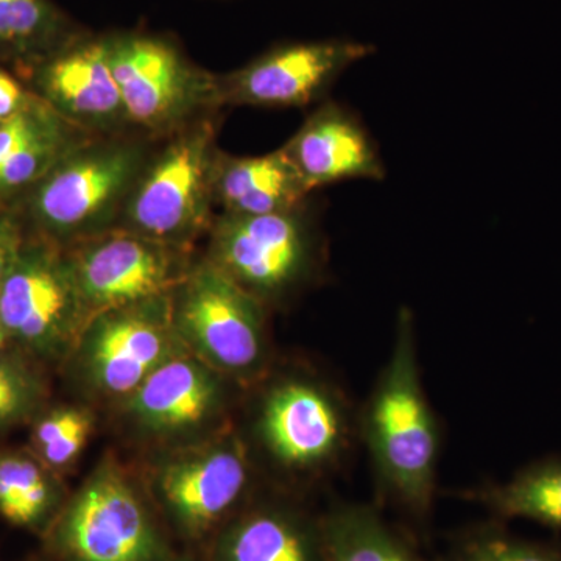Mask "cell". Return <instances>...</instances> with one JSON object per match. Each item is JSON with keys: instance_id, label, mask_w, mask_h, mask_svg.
Returning <instances> with one entry per match:
<instances>
[{"instance_id": "ac0fdd59", "label": "cell", "mask_w": 561, "mask_h": 561, "mask_svg": "<svg viewBox=\"0 0 561 561\" xmlns=\"http://www.w3.org/2000/svg\"><path fill=\"white\" fill-rule=\"evenodd\" d=\"M219 561H327L323 518L280 505L250 508L221 537Z\"/></svg>"}, {"instance_id": "3957f363", "label": "cell", "mask_w": 561, "mask_h": 561, "mask_svg": "<svg viewBox=\"0 0 561 561\" xmlns=\"http://www.w3.org/2000/svg\"><path fill=\"white\" fill-rule=\"evenodd\" d=\"M221 122L224 111L158 140L116 228L183 249L208 236Z\"/></svg>"}, {"instance_id": "ffe728a7", "label": "cell", "mask_w": 561, "mask_h": 561, "mask_svg": "<svg viewBox=\"0 0 561 561\" xmlns=\"http://www.w3.org/2000/svg\"><path fill=\"white\" fill-rule=\"evenodd\" d=\"M321 518L327 561H442L423 553L376 505L339 502Z\"/></svg>"}, {"instance_id": "2e32d148", "label": "cell", "mask_w": 561, "mask_h": 561, "mask_svg": "<svg viewBox=\"0 0 561 561\" xmlns=\"http://www.w3.org/2000/svg\"><path fill=\"white\" fill-rule=\"evenodd\" d=\"M128 400L130 412L147 430L181 432L219 411L224 390L206 365L183 354L151 373Z\"/></svg>"}, {"instance_id": "4fadbf2b", "label": "cell", "mask_w": 561, "mask_h": 561, "mask_svg": "<svg viewBox=\"0 0 561 561\" xmlns=\"http://www.w3.org/2000/svg\"><path fill=\"white\" fill-rule=\"evenodd\" d=\"M28 79L33 94L80 130L94 136L135 131L111 70L106 32H88Z\"/></svg>"}, {"instance_id": "7c38bea8", "label": "cell", "mask_w": 561, "mask_h": 561, "mask_svg": "<svg viewBox=\"0 0 561 561\" xmlns=\"http://www.w3.org/2000/svg\"><path fill=\"white\" fill-rule=\"evenodd\" d=\"M72 561H158L161 542L136 491L105 465L72 501L61 524Z\"/></svg>"}, {"instance_id": "44dd1931", "label": "cell", "mask_w": 561, "mask_h": 561, "mask_svg": "<svg viewBox=\"0 0 561 561\" xmlns=\"http://www.w3.org/2000/svg\"><path fill=\"white\" fill-rule=\"evenodd\" d=\"M460 497L482 505L500 522L527 519L561 534V454L540 457L508 481L482 483Z\"/></svg>"}, {"instance_id": "4316f807", "label": "cell", "mask_w": 561, "mask_h": 561, "mask_svg": "<svg viewBox=\"0 0 561 561\" xmlns=\"http://www.w3.org/2000/svg\"><path fill=\"white\" fill-rule=\"evenodd\" d=\"M24 220L13 205L0 203V283L24 250Z\"/></svg>"}, {"instance_id": "52a82bcc", "label": "cell", "mask_w": 561, "mask_h": 561, "mask_svg": "<svg viewBox=\"0 0 561 561\" xmlns=\"http://www.w3.org/2000/svg\"><path fill=\"white\" fill-rule=\"evenodd\" d=\"M187 348L220 370L253 379L267 367V308L203 257L171 295Z\"/></svg>"}, {"instance_id": "9c48e42d", "label": "cell", "mask_w": 561, "mask_h": 561, "mask_svg": "<svg viewBox=\"0 0 561 561\" xmlns=\"http://www.w3.org/2000/svg\"><path fill=\"white\" fill-rule=\"evenodd\" d=\"M376 51L375 44L351 38L289 41L253 60L219 73L220 99L228 106L306 108L327 101L332 87L357 62Z\"/></svg>"}, {"instance_id": "7402d4cb", "label": "cell", "mask_w": 561, "mask_h": 561, "mask_svg": "<svg viewBox=\"0 0 561 561\" xmlns=\"http://www.w3.org/2000/svg\"><path fill=\"white\" fill-rule=\"evenodd\" d=\"M442 561H561V538L534 540L513 534L507 523L489 522L453 535Z\"/></svg>"}, {"instance_id": "7a4b0ae2", "label": "cell", "mask_w": 561, "mask_h": 561, "mask_svg": "<svg viewBox=\"0 0 561 561\" xmlns=\"http://www.w3.org/2000/svg\"><path fill=\"white\" fill-rule=\"evenodd\" d=\"M158 140L136 131L91 136L13 206L41 239L61 247L113 230Z\"/></svg>"}, {"instance_id": "8992f818", "label": "cell", "mask_w": 561, "mask_h": 561, "mask_svg": "<svg viewBox=\"0 0 561 561\" xmlns=\"http://www.w3.org/2000/svg\"><path fill=\"white\" fill-rule=\"evenodd\" d=\"M256 435L283 470L321 476L350 459L359 437V415L332 383L289 376L271 383L262 394Z\"/></svg>"}, {"instance_id": "cb8c5ba5", "label": "cell", "mask_w": 561, "mask_h": 561, "mask_svg": "<svg viewBox=\"0 0 561 561\" xmlns=\"http://www.w3.org/2000/svg\"><path fill=\"white\" fill-rule=\"evenodd\" d=\"M49 502V485L31 460L0 459V513L11 523L28 524L39 518Z\"/></svg>"}, {"instance_id": "30bf717a", "label": "cell", "mask_w": 561, "mask_h": 561, "mask_svg": "<svg viewBox=\"0 0 561 561\" xmlns=\"http://www.w3.org/2000/svg\"><path fill=\"white\" fill-rule=\"evenodd\" d=\"M81 337L91 381L113 397H130L187 348L173 323L171 295L99 313Z\"/></svg>"}, {"instance_id": "9a60e30c", "label": "cell", "mask_w": 561, "mask_h": 561, "mask_svg": "<svg viewBox=\"0 0 561 561\" xmlns=\"http://www.w3.org/2000/svg\"><path fill=\"white\" fill-rule=\"evenodd\" d=\"M250 485L249 453L238 438L172 461L160 481L173 519L192 535L203 534L234 511Z\"/></svg>"}, {"instance_id": "83f0119b", "label": "cell", "mask_w": 561, "mask_h": 561, "mask_svg": "<svg viewBox=\"0 0 561 561\" xmlns=\"http://www.w3.org/2000/svg\"><path fill=\"white\" fill-rule=\"evenodd\" d=\"M27 402V386L16 371L0 360V421L20 413Z\"/></svg>"}, {"instance_id": "f1b7e54d", "label": "cell", "mask_w": 561, "mask_h": 561, "mask_svg": "<svg viewBox=\"0 0 561 561\" xmlns=\"http://www.w3.org/2000/svg\"><path fill=\"white\" fill-rule=\"evenodd\" d=\"M36 95L11 77L9 72L0 69V122L11 119L27 108L35 101Z\"/></svg>"}, {"instance_id": "f546056e", "label": "cell", "mask_w": 561, "mask_h": 561, "mask_svg": "<svg viewBox=\"0 0 561 561\" xmlns=\"http://www.w3.org/2000/svg\"><path fill=\"white\" fill-rule=\"evenodd\" d=\"M7 337H9V334H7L5 328L2 327V321H0V348L5 345Z\"/></svg>"}, {"instance_id": "4dcf8cb0", "label": "cell", "mask_w": 561, "mask_h": 561, "mask_svg": "<svg viewBox=\"0 0 561 561\" xmlns=\"http://www.w3.org/2000/svg\"><path fill=\"white\" fill-rule=\"evenodd\" d=\"M2 124H3V122H0V125H2Z\"/></svg>"}, {"instance_id": "d4e9b609", "label": "cell", "mask_w": 561, "mask_h": 561, "mask_svg": "<svg viewBox=\"0 0 561 561\" xmlns=\"http://www.w3.org/2000/svg\"><path fill=\"white\" fill-rule=\"evenodd\" d=\"M91 427L90 413L79 409H62L41 421L36 440L46 460L62 467L79 456L90 437Z\"/></svg>"}, {"instance_id": "6da1fadb", "label": "cell", "mask_w": 561, "mask_h": 561, "mask_svg": "<svg viewBox=\"0 0 561 561\" xmlns=\"http://www.w3.org/2000/svg\"><path fill=\"white\" fill-rule=\"evenodd\" d=\"M379 494L412 522H430L437 496L442 435L421 381L415 316L398 312L393 346L359 413Z\"/></svg>"}, {"instance_id": "8fae6325", "label": "cell", "mask_w": 561, "mask_h": 561, "mask_svg": "<svg viewBox=\"0 0 561 561\" xmlns=\"http://www.w3.org/2000/svg\"><path fill=\"white\" fill-rule=\"evenodd\" d=\"M0 321L7 334L32 343L66 342L83 334L91 313L65 247L46 239L25 243L0 283Z\"/></svg>"}, {"instance_id": "5bb4252c", "label": "cell", "mask_w": 561, "mask_h": 561, "mask_svg": "<svg viewBox=\"0 0 561 561\" xmlns=\"http://www.w3.org/2000/svg\"><path fill=\"white\" fill-rule=\"evenodd\" d=\"M308 190L348 180L381 181L387 171L371 133L354 111L323 101L283 146Z\"/></svg>"}, {"instance_id": "e0dca14e", "label": "cell", "mask_w": 561, "mask_h": 561, "mask_svg": "<svg viewBox=\"0 0 561 561\" xmlns=\"http://www.w3.org/2000/svg\"><path fill=\"white\" fill-rule=\"evenodd\" d=\"M283 147L261 157H232L220 150L214 172V205L224 214L262 216L283 213L311 201Z\"/></svg>"}, {"instance_id": "5b68a950", "label": "cell", "mask_w": 561, "mask_h": 561, "mask_svg": "<svg viewBox=\"0 0 561 561\" xmlns=\"http://www.w3.org/2000/svg\"><path fill=\"white\" fill-rule=\"evenodd\" d=\"M111 70L133 130L162 139L224 111L219 73L192 60L173 35L106 32Z\"/></svg>"}, {"instance_id": "d6986e66", "label": "cell", "mask_w": 561, "mask_h": 561, "mask_svg": "<svg viewBox=\"0 0 561 561\" xmlns=\"http://www.w3.org/2000/svg\"><path fill=\"white\" fill-rule=\"evenodd\" d=\"M88 32L51 0H0V62L25 77Z\"/></svg>"}, {"instance_id": "484cf974", "label": "cell", "mask_w": 561, "mask_h": 561, "mask_svg": "<svg viewBox=\"0 0 561 561\" xmlns=\"http://www.w3.org/2000/svg\"><path fill=\"white\" fill-rule=\"evenodd\" d=\"M62 122L68 121L62 119L46 102L36 98L32 105L0 125V165L22 147L54 130Z\"/></svg>"}, {"instance_id": "ba28073f", "label": "cell", "mask_w": 561, "mask_h": 561, "mask_svg": "<svg viewBox=\"0 0 561 561\" xmlns=\"http://www.w3.org/2000/svg\"><path fill=\"white\" fill-rule=\"evenodd\" d=\"M65 250L91 319L172 295L195 264L194 249L154 241L122 228Z\"/></svg>"}, {"instance_id": "603a6c76", "label": "cell", "mask_w": 561, "mask_h": 561, "mask_svg": "<svg viewBox=\"0 0 561 561\" xmlns=\"http://www.w3.org/2000/svg\"><path fill=\"white\" fill-rule=\"evenodd\" d=\"M69 122L32 140L0 165V203L13 205L58 164L65 154L91 138Z\"/></svg>"}, {"instance_id": "277c9868", "label": "cell", "mask_w": 561, "mask_h": 561, "mask_svg": "<svg viewBox=\"0 0 561 561\" xmlns=\"http://www.w3.org/2000/svg\"><path fill=\"white\" fill-rule=\"evenodd\" d=\"M208 239L205 260L267 309L311 286L327 262L311 201L262 216L217 213Z\"/></svg>"}]
</instances>
